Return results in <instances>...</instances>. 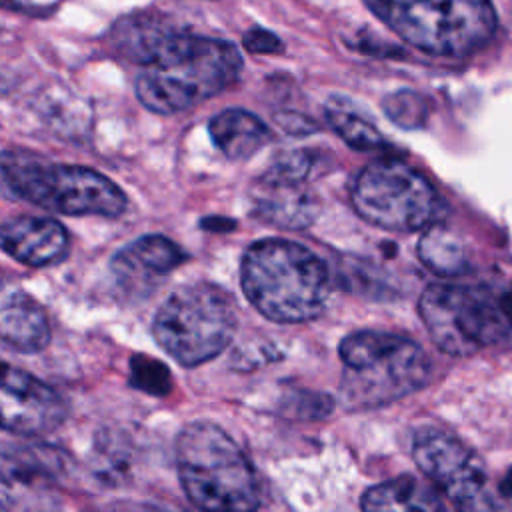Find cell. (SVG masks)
Instances as JSON below:
<instances>
[{"instance_id":"obj_3","label":"cell","mask_w":512,"mask_h":512,"mask_svg":"<svg viewBox=\"0 0 512 512\" xmlns=\"http://www.w3.org/2000/svg\"><path fill=\"white\" fill-rule=\"evenodd\" d=\"M176 470L188 500L202 510L242 512L262 506V486L244 450L216 424H186L174 444Z\"/></svg>"},{"instance_id":"obj_28","label":"cell","mask_w":512,"mask_h":512,"mask_svg":"<svg viewBox=\"0 0 512 512\" xmlns=\"http://www.w3.org/2000/svg\"><path fill=\"white\" fill-rule=\"evenodd\" d=\"M0 2H14V0H0Z\"/></svg>"},{"instance_id":"obj_11","label":"cell","mask_w":512,"mask_h":512,"mask_svg":"<svg viewBox=\"0 0 512 512\" xmlns=\"http://www.w3.org/2000/svg\"><path fill=\"white\" fill-rule=\"evenodd\" d=\"M68 458L56 446L24 444L0 450V504L4 508L56 506V488Z\"/></svg>"},{"instance_id":"obj_21","label":"cell","mask_w":512,"mask_h":512,"mask_svg":"<svg viewBox=\"0 0 512 512\" xmlns=\"http://www.w3.org/2000/svg\"><path fill=\"white\" fill-rule=\"evenodd\" d=\"M128 384L144 394L162 398L172 390V374L160 360L146 354H134L130 358Z\"/></svg>"},{"instance_id":"obj_22","label":"cell","mask_w":512,"mask_h":512,"mask_svg":"<svg viewBox=\"0 0 512 512\" xmlns=\"http://www.w3.org/2000/svg\"><path fill=\"white\" fill-rule=\"evenodd\" d=\"M386 116L400 128H418L426 122V102L412 90H398L384 100Z\"/></svg>"},{"instance_id":"obj_26","label":"cell","mask_w":512,"mask_h":512,"mask_svg":"<svg viewBox=\"0 0 512 512\" xmlns=\"http://www.w3.org/2000/svg\"><path fill=\"white\" fill-rule=\"evenodd\" d=\"M498 302H500V308H502L506 320L512 324V290L500 294V296H498Z\"/></svg>"},{"instance_id":"obj_18","label":"cell","mask_w":512,"mask_h":512,"mask_svg":"<svg viewBox=\"0 0 512 512\" xmlns=\"http://www.w3.org/2000/svg\"><path fill=\"white\" fill-rule=\"evenodd\" d=\"M362 508L370 512H382V510L430 512V510H442L444 502L430 484L414 476H400V478L372 486L362 496Z\"/></svg>"},{"instance_id":"obj_8","label":"cell","mask_w":512,"mask_h":512,"mask_svg":"<svg viewBox=\"0 0 512 512\" xmlns=\"http://www.w3.org/2000/svg\"><path fill=\"white\" fill-rule=\"evenodd\" d=\"M356 212L390 232L424 230L444 216L434 186L412 166L398 160H376L364 166L350 192Z\"/></svg>"},{"instance_id":"obj_4","label":"cell","mask_w":512,"mask_h":512,"mask_svg":"<svg viewBox=\"0 0 512 512\" xmlns=\"http://www.w3.org/2000/svg\"><path fill=\"white\" fill-rule=\"evenodd\" d=\"M0 194L66 216L114 218L128 204L122 188L104 174L28 150L0 152Z\"/></svg>"},{"instance_id":"obj_5","label":"cell","mask_w":512,"mask_h":512,"mask_svg":"<svg viewBox=\"0 0 512 512\" xmlns=\"http://www.w3.org/2000/svg\"><path fill=\"white\" fill-rule=\"evenodd\" d=\"M344 364L340 380V400L346 410H370L426 386L430 378V358L410 338L360 330L340 342Z\"/></svg>"},{"instance_id":"obj_23","label":"cell","mask_w":512,"mask_h":512,"mask_svg":"<svg viewBox=\"0 0 512 512\" xmlns=\"http://www.w3.org/2000/svg\"><path fill=\"white\" fill-rule=\"evenodd\" d=\"M332 408L334 400L316 392L296 390L290 398H284V410L294 418H324L332 412Z\"/></svg>"},{"instance_id":"obj_15","label":"cell","mask_w":512,"mask_h":512,"mask_svg":"<svg viewBox=\"0 0 512 512\" xmlns=\"http://www.w3.org/2000/svg\"><path fill=\"white\" fill-rule=\"evenodd\" d=\"M0 248L26 266L44 268L68 256L70 240L54 218L20 216L0 224Z\"/></svg>"},{"instance_id":"obj_17","label":"cell","mask_w":512,"mask_h":512,"mask_svg":"<svg viewBox=\"0 0 512 512\" xmlns=\"http://www.w3.org/2000/svg\"><path fill=\"white\" fill-rule=\"evenodd\" d=\"M208 132L218 150L230 160H246L270 140L268 126L242 108H228L216 114L208 124Z\"/></svg>"},{"instance_id":"obj_7","label":"cell","mask_w":512,"mask_h":512,"mask_svg":"<svg viewBox=\"0 0 512 512\" xmlns=\"http://www.w3.org/2000/svg\"><path fill=\"white\" fill-rule=\"evenodd\" d=\"M234 298L212 282L176 288L156 310L152 334L158 346L182 366H198L218 356L236 332Z\"/></svg>"},{"instance_id":"obj_20","label":"cell","mask_w":512,"mask_h":512,"mask_svg":"<svg viewBox=\"0 0 512 512\" xmlns=\"http://www.w3.org/2000/svg\"><path fill=\"white\" fill-rule=\"evenodd\" d=\"M326 118L332 130L356 150L368 152L384 144L380 130L342 98H330L326 102Z\"/></svg>"},{"instance_id":"obj_2","label":"cell","mask_w":512,"mask_h":512,"mask_svg":"<svg viewBox=\"0 0 512 512\" xmlns=\"http://www.w3.org/2000/svg\"><path fill=\"white\" fill-rule=\"evenodd\" d=\"M240 282L250 304L268 320L308 322L330 298L328 266L306 246L290 240H260L248 246Z\"/></svg>"},{"instance_id":"obj_19","label":"cell","mask_w":512,"mask_h":512,"mask_svg":"<svg viewBox=\"0 0 512 512\" xmlns=\"http://www.w3.org/2000/svg\"><path fill=\"white\" fill-rule=\"evenodd\" d=\"M418 256L426 268L442 276L464 274L468 268L462 240L440 222L424 228V234L418 242Z\"/></svg>"},{"instance_id":"obj_25","label":"cell","mask_w":512,"mask_h":512,"mask_svg":"<svg viewBox=\"0 0 512 512\" xmlns=\"http://www.w3.org/2000/svg\"><path fill=\"white\" fill-rule=\"evenodd\" d=\"M202 228L206 230H230L234 228V222L232 220H224V218H204L202 220Z\"/></svg>"},{"instance_id":"obj_10","label":"cell","mask_w":512,"mask_h":512,"mask_svg":"<svg viewBox=\"0 0 512 512\" xmlns=\"http://www.w3.org/2000/svg\"><path fill=\"white\" fill-rule=\"evenodd\" d=\"M412 456L418 468L460 510H498L480 456L446 430L424 428L416 434Z\"/></svg>"},{"instance_id":"obj_12","label":"cell","mask_w":512,"mask_h":512,"mask_svg":"<svg viewBox=\"0 0 512 512\" xmlns=\"http://www.w3.org/2000/svg\"><path fill=\"white\" fill-rule=\"evenodd\" d=\"M68 416L64 396L34 374L0 360V428L20 436L56 430Z\"/></svg>"},{"instance_id":"obj_9","label":"cell","mask_w":512,"mask_h":512,"mask_svg":"<svg viewBox=\"0 0 512 512\" xmlns=\"http://www.w3.org/2000/svg\"><path fill=\"white\" fill-rule=\"evenodd\" d=\"M418 310L432 342L452 356L474 354L512 332L498 298L484 288L432 284L420 296Z\"/></svg>"},{"instance_id":"obj_27","label":"cell","mask_w":512,"mask_h":512,"mask_svg":"<svg viewBox=\"0 0 512 512\" xmlns=\"http://www.w3.org/2000/svg\"><path fill=\"white\" fill-rule=\"evenodd\" d=\"M500 494L506 498H512V468H508V472L500 482Z\"/></svg>"},{"instance_id":"obj_29","label":"cell","mask_w":512,"mask_h":512,"mask_svg":"<svg viewBox=\"0 0 512 512\" xmlns=\"http://www.w3.org/2000/svg\"><path fill=\"white\" fill-rule=\"evenodd\" d=\"M0 508H4V506H2V504H0Z\"/></svg>"},{"instance_id":"obj_14","label":"cell","mask_w":512,"mask_h":512,"mask_svg":"<svg viewBox=\"0 0 512 512\" xmlns=\"http://www.w3.org/2000/svg\"><path fill=\"white\" fill-rule=\"evenodd\" d=\"M252 212L272 226L300 230L316 220L318 202L304 180L268 170L252 188Z\"/></svg>"},{"instance_id":"obj_1","label":"cell","mask_w":512,"mask_h":512,"mask_svg":"<svg viewBox=\"0 0 512 512\" xmlns=\"http://www.w3.org/2000/svg\"><path fill=\"white\" fill-rule=\"evenodd\" d=\"M240 70L242 56L234 44L172 28L142 64L136 96L152 112L174 114L226 90Z\"/></svg>"},{"instance_id":"obj_24","label":"cell","mask_w":512,"mask_h":512,"mask_svg":"<svg viewBox=\"0 0 512 512\" xmlns=\"http://www.w3.org/2000/svg\"><path fill=\"white\" fill-rule=\"evenodd\" d=\"M244 48L252 54H276L282 50V40L264 28H252L244 34Z\"/></svg>"},{"instance_id":"obj_13","label":"cell","mask_w":512,"mask_h":512,"mask_svg":"<svg viewBox=\"0 0 512 512\" xmlns=\"http://www.w3.org/2000/svg\"><path fill=\"white\" fill-rule=\"evenodd\" d=\"M186 258V252L170 238L146 234L120 248L110 260V270L118 286L128 294L142 296L152 290L160 276L170 274Z\"/></svg>"},{"instance_id":"obj_16","label":"cell","mask_w":512,"mask_h":512,"mask_svg":"<svg viewBox=\"0 0 512 512\" xmlns=\"http://www.w3.org/2000/svg\"><path fill=\"white\" fill-rule=\"evenodd\" d=\"M0 340L20 352H40L50 342L44 308L20 286L0 282Z\"/></svg>"},{"instance_id":"obj_6","label":"cell","mask_w":512,"mask_h":512,"mask_svg":"<svg viewBox=\"0 0 512 512\" xmlns=\"http://www.w3.org/2000/svg\"><path fill=\"white\" fill-rule=\"evenodd\" d=\"M410 46L444 58L484 48L496 30L490 0H364Z\"/></svg>"}]
</instances>
